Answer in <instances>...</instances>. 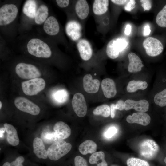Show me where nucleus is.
I'll return each instance as SVG.
<instances>
[{
	"instance_id": "obj_1",
	"label": "nucleus",
	"mask_w": 166,
	"mask_h": 166,
	"mask_svg": "<svg viewBox=\"0 0 166 166\" xmlns=\"http://www.w3.org/2000/svg\"><path fill=\"white\" fill-rule=\"evenodd\" d=\"M19 6L18 3L14 1L5 2L0 6V32L6 42L11 41L19 34Z\"/></svg>"
},
{
	"instance_id": "obj_2",
	"label": "nucleus",
	"mask_w": 166,
	"mask_h": 166,
	"mask_svg": "<svg viewBox=\"0 0 166 166\" xmlns=\"http://www.w3.org/2000/svg\"><path fill=\"white\" fill-rule=\"evenodd\" d=\"M40 1L27 0L22 7V17L19 27V34L31 30L32 25Z\"/></svg>"
},
{
	"instance_id": "obj_3",
	"label": "nucleus",
	"mask_w": 166,
	"mask_h": 166,
	"mask_svg": "<svg viewBox=\"0 0 166 166\" xmlns=\"http://www.w3.org/2000/svg\"><path fill=\"white\" fill-rule=\"evenodd\" d=\"M15 70L20 78L24 79L38 78L41 75L39 69L36 65L29 63L22 62L18 63L15 65Z\"/></svg>"
},
{
	"instance_id": "obj_4",
	"label": "nucleus",
	"mask_w": 166,
	"mask_h": 166,
	"mask_svg": "<svg viewBox=\"0 0 166 166\" xmlns=\"http://www.w3.org/2000/svg\"><path fill=\"white\" fill-rule=\"evenodd\" d=\"M72 147L71 144L63 140L54 142L47 150L48 157L51 160H57L67 154Z\"/></svg>"
},
{
	"instance_id": "obj_5",
	"label": "nucleus",
	"mask_w": 166,
	"mask_h": 166,
	"mask_svg": "<svg viewBox=\"0 0 166 166\" xmlns=\"http://www.w3.org/2000/svg\"><path fill=\"white\" fill-rule=\"evenodd\" d=\"M45 85L44 79L38 78L22 82L21 87L23 92L25 95L32 96L37 95L42 90Z\"/></svg>"
},
{
	"instance_id": "obj_6",
	"label": "nucleus",
	"mask_w": 166,
	"mask_h": 166,
	"mask_svg": "<svg viewBox=\"0 0 166 166\" xmlns=\"http://www.w3.org/2000/svg\"><path fill=\"white\" fill-rule=\"evenodd\" d=\"M42 25V31L38 30L45 36L53 41V38L57 36L60 31V26L57 18L49 15Z\"/></svg>"
},
{
	"instance_id": "obj_7",
	"label": "nucleus",
	"mask_w": 166,
	"mask_h": 166,
	"mask_svg": "<svg viewBox=\"0 0 166 166\" xmlns=\"http://www.w3.org/2000/svg\"><path fill=\"white\" fill-rule=\"evenodd\" d=\"M159 150L158 144L153 140L150 139L143 140L139 146L140 154L147 159H150L154 157Z\"/></svg>"
},
{
	"instance_id": "obj_8",
	"label": "nucleus",
	"mask_w": 166,
	"mask_h": 166,
	"mask_svg": "<svg viewBox=\"0 0 166 166\" xmlns=\"http://www.w3.org/2000/svg\"><path fill=\"white\" fill-rule=\"evenodd\" d=\"M14 104L20 110L32 115H38L40 112L39 106L24 97H19L16 98L14 100Z\"/></svg>"
},
{
	"instance_id": "obj_9",
	"label": "nucleus",
	"mask_w": 166,
	"mask_h": 166,
	"mask_svg": "<svg viewBox=\"0 0 166 166\" xmlns=\"http://www.w3.org/2000/svg\"><path fill=\"white\" fill-rule=\"evenodd\" d=\"M143 45L147 54L150 56H157L163 50V46L160 41L152 37H149L145 39Z\"/></svg>"
},
{
	"instance_id": "obj_10",
	"label": "nucleus",
	"mask_w": 166,
	"mask_h": 166,
	"mask_svg": "<svg viewBox=\"0 0 166 166\" xmlns=\"http://www.w3.org/2000/svg\"><path fill=\"white\" fill-rule=\"evenodd\" d=\"M72 105L74 112L78 117H82L86 115L87 106L85 98L82 93H77L74 95Z\"/></svg>"
},
{
	"instance_id": "obj_11",
	"label": "nucleus",
	"mask_w": 166,
	"mask_h": 166,
	"mask_svg": "<svg viewBox=\"0 0 166 166\" xmlns=\"http://www.w3.org/2000/svg\"><path fill=\"white\" fill-rule=\"evenodd\" d=\"M149 106L148 102L145 99L138 101L127 99L124 102V109L126 111L133 109L139 112H145L148 111Z\"/></svg>"
},
{
	"instance_id": "obj_12",
	"label": "nucleus",
	"mask_w": 166,
	"mask_h": 166,
	"mask_svg": "<svg viewBox=\"0 0 166 166\" xmlns=\"http://www.w3.org/2000/svg\"><path fill=\"white\" fill-rule=\"evenodd\" d=\"M81 30L80 24L74 20L68 22L65 26V31L67 35L74 41L78 40L80 38Z\"/></svg>"
},
{
	"instance_id": "obj_13",
	"label": "nucleus",
	"mask_w": 166,
	"mask_h": 166,
	"mask_svg": "<svg viewBox=\"0 0 166 166\" xmlns=\"http://www.w3.org/2000/svg\"><path fill=\"white\" fill-rule=\"evenodd\" d=\"M57 141L69 137L71 133V129L66 123L62 121L57 122L53 126Z\"/></svg>"
},
{
	"instance_id": "obj_14",
	"label": "nucleus",
	"mask_w": 166,
	"mask_h": 166,
	"mask_svg": "<svg viewBox=\"0 0 166 166\" xmlns=\"http://www.w3.org/2000/svg\"><path fill=\"white\" fill-rule=\"evenodd\" d=\"M83 88L86 92L94 93L98 91L100 81L97 79H93L91 74H88L85 75L83 78Z\"/></svg>"
},
{
	"instance_id": "obj_15",
	"label": "nucleus",
	"mask_w": 166,
	"mask_h": 166,
	"mask_svg": "<svg viewBox=\"0 0 166 166\" xmlns=\"http://www.w3.org/2000/svg\"><path fill=\"white\" fill-rule=\"evenodd\" d=\"M77 47L81 58L84 61H88L91 57L93 50L89 42L85 39L79 40Z\"/></svg>"
},
{
	"instance_id": "obj_16",
	"label": "nucleus",
	"mask_w": 166,
	"mask_h": 166,
	"mask_svg": "<svg viewBox=\"0 0 166 166\" xmlns=\"http://www.w3.org/2000/svg\"><path fill=\"white\" fill-rule=\"evenodd\" d=\"M126 121L129 123H137L145 126L150 123L151 118L148 114L145 112H138L128 116Z\"/></svg>"
},
{
	"instance_id": "obj_17",
	"label": "nucleus",
	"mask_w": 166,
	"mask_h": 166,
	"mask_svg": "<svg viewBox=\"0 0 166 166\" xmlns=\"http://www.w3.org/2000/svg\"><path fill=\"white\" fill-rule=\"evenodd\" d=\"M36 12L34 23L38 26L42 25L49 16V8L45 3H41Z\"/></svg>"
},
{
	"instance_id": "obj_18",
	"label": "nucleus",
	"mask_w": 166,
	"mask_h": 166,
	"mask_svg": "<svg viewBox=\"0 0 166 166\" xmlns=\"http://www.w3.org/2000/svg\"><path fill=\"white\" fill-rule=\"evenodd\" d=\"M101 87L105 97L108 98L114 97L117 93L116 85L114 81L109 78L103 79Z\"/></svg>"
},
{
	"instance_id": "obj_19",
	"label": "nucleus",
	"mask_w": 166,
	"mask_h": 166,
	"mask_svg": "<svg viewBox=\"0 0 166 166\" xmlns=\"http://www.w3.org/2000/svg\"><path fill=\"white\" fill-rule=\"evenodd\" d=\"M129 63L128 66V71L130 73L139 72L144 67L141 59L136 54L130 52L128 55Z\"/></svg>"
},
{
	"instance_id": "obj_20",
	"label": "nucleus",
	"mask_w": 166,
	"mask_h": 166,
	"mask_svg": "<svg viewBox=\"0 0 166 166\" xmlns=\"http://www.w3.org/2000/svg\"><path fill=\"white\" fill-rule=\"evenodd\" d=\"M75 10L78 17L82 20L88 17L90 11L89 6L85 0H78L75 5Z\"/></svg>"
},
{
	"instance_id": "obj_21",
	"label": "nucleus",
	"mask_w": 166,
	"mask_h": 166,
	"mask_svg": "<svg viewBox=\"0 0 166 166\" xmlns=\"http://www.w3.org/2000/svg\"><path fill=\"white\" fill-rule=\"evenodd\" d=\"M33 152L39 159H46L48 157L47 151L42 139L38 137L35 138L33 141Z\"/></svg>"
},
{
	"instance_id": "obj_22",
	"label": "nucleus",
	"mask_w": 166,
	"mask_h": 166,
	"mask_svg": "<svg viewBox=\"0 0 166 166\" xmlns=\"http://www.w3.org/2000/svg\"><path fill=\"white\" fill-rule=\"evenodd\" d=\"M4 125L7 133V139L8 143L13 146L18 145L19 140L15 128L12 125L6 123L4 124Z\"/></svg>"
},
{
	"instance_id": "obj_23",
	"label": "nucleus",
	"mask_w": 166,
	"mask_h": 166,
	"mask_svg": "<svg viewBox=\"0 0 166 166\" xmlns=\"http://www.w3.org/2000/svg\"><path fill=\"white\" fill-rule=\"evenodd\" d=\"M109 5V0H94L92 6L94 14L97 15H101L104 14L108 10Z\"/></svg>"
},
{
	"instance_id": "obj_24",
	"label": "nucleus",
	"mask_w": 166,
	"mask_h": 166,
	"mask_svg": "<svg viewBox=\"0 0 166 166\" xmlns=\"http://www.w3.org/2000/svg\"><path fill=\"white\" fill-rule=\"evenodd\" d=\"M97 147V145L94 142L90 140H87L80 144L78 149L81 154L85 155L89 153L93 154L95 152Z\"/></svg>"
},
{
	"instance_id": "obj_25",
	"label": "nucleus",
	"mask_w": 166,
	"mask_h": 166,
	"mask_svg": "<svg viewBox=\"0 0 166 166\" xmlns=\"http://www.w3.org/2000/svg\"><path fill=\"white\" fill-rule=\"evenodd\" d=\"M120 52L118 46L115 40H112L107 44L106 53L110 58L114 59L117 58Z\"/></svg>"
},
{
	"instance_id": "obj_26",
	"label": "nucleus",
	"mask_w": 166,
	"mask_h": 166,
	"mask_svg": "<svg viewBox=\"0 0 166 166\" xmlns=\"http://www.w3.org/2000/svg\"><path fill=\"white\" fill-rule=\"evenodd\" d=\"M89 162L91 164H96L97 166H108V164L105 159V154L102 151L92 154L89 158Z\"/></svg>"
},
{
	"instance_id": "obj_27",
	"label": "nucleus",
	"mask_w": 166,
	"mask_h": 166,
	"mask_svg": "<svg viewBox=\"0 0 166 166\" xmlns=\"http://www.w3.org/2000/svg\"><path fill=\"white\" fill-rule=\"evenodd\" d=\"M147 83L141 80H132L128 83L127 90L129 93L134 92L138 89L144 90L148 87Z\"/></svg>"
},
{
	"instance_id": "obj_28",
	"label": "nucleus",
	"mask_w": 166,
	"mask_h": 166,
	"mask_svg": "<svg viewBox=\"0 0 166 166\" xmlns=\"http://www.w3.org/2000/svg\"><path fill=\"white\" fill-rule=\"evenodd\" d=\"M110 113V108L106 104L98 106L93 111V113L94 115H101L105 117H108Z\"/></svg>"
},
{
	"instance_id": "obj_29",
	"label": "nucleus",
	"mask_w": 166,
	"mask_h": 166,
	"mask_svg": "<svg viewBox=\"0 0 166 166\" xmlns=\"http://www.w3.org/2000/svg\"><path fill=\"white\" fill-rule=\"evenodd\" d=\"M156 21L159 26L166 27V4L157 14Z\"/></svg>"
},
{
	"instance_id": "obj_30",
	"label": "nucleus",
	"mask_w": 166,
	"mask_h": 166,
	"mask_svg": "<svg viewBox=\"0 0 166 166\" xmlns=\"http://www.w3.org/2000/svg\"><path fill=\"white\" fill-rule=\"evenodd\" d=\"M155 103L160 106L166 105V88L156 94L154 98Z\"/></svg>"
},
{
	"instance_id": "obj_31",
	"label": "nucleus",
	"mask_w": 166,
	"mask_h": 166,
	"mask_svg": "<svg viewBox=\"0 0 166 166\" xmlns=\"http://www.w3.org/2000/svg\"><path fill=\"white\" fill-rule=\"evenodd\" d=\"M126 163L128 166H150L147 161L133 157L128 159Z\"/></svg>"
},
{
	"instance_id": "obj_32",
	"label": "nucleus",
	"mask_w": 166,
	"mask_h": 166,
	"mask_svg": "<svg viewBox=\"0 0 166 166\" xmlns=\"http://www.w3.org/2000/svg\"><path fill=\"white\" fill-rule=\"evenodd\" d=\"M68 96L67 92L64 89L59 90L57 91L53 95L55 100L59 103L65 102L67 99Z\"/></svg>"
},
{
	"instance_id": "obj_33",
	"label": "nucleus",
	"mask_w": 166,
	"mask_h": 166,
	"mask_svg": "<svg viewBox=\"0 0 166 166\" xmlns=\"http://www.w3.org/2000/svg\"><path fill=\"white\" fill-rule=\"evenodd\" d=\"M43 137L44 141L48 143L57 141L55 132H46L44 133Z\"/></svg>"
},
{
	"instance_id": "obj_34",
	"label": "nucleus",
	"mask_w": 166,
	"mask_h": 166,
	"mask_svg": "<svg viewBox=\"0 0 166 166\" xmlns=\"http://www.w3.org/2000/svg\"><path fill=\"white\" fill-rule=\"evenodd\" d=\"M24 160V158L22 156L18 157L16 160L10 163L8 162L5 163L2 166H23L22 163Z\"/></svg>"
},
{
	"instance_id": "obj_35",
	"label": "nucleus",
	"mask_w": 166,
	"mask_h": 166,
	"mask_svg": "<svg viewBox=\"0 0 166 166\" xmlns=\"http://www.w3.org/2000/svg\"><path fill=\"white\" fill-rule=\"evenodd\" d=\"M116 40L119 48L120 52L124 50L128 46L127 41L124 38H119Z\"/></svg>"
},
{
	"instance_id": "obj_36",
	"label": "nucleus",
	"mask_w": 166,
	"mask_h": 166,
	"mask_svg": "<svg viewBox=\"0 0 166 166\" xmlns=\"http://www.w3.org/2000/svg\"><path fill=\"white\" fill-rule=\"evenodd\" d=\"M74 164L75 166H88L86 160L80 156L75 157Z\"/></svg>"
},
{
	"instance_id": "obj_37",
	"label": "nucleus",
	"mask_w": 166,
	"mask_h": 166,
	"mask_svg": "<svg viewBox=\"0 0 166 166\" xmlns=\"http://www.w3.org/2000/svg\"><path fill=\"white\" fill-rule=\"evenodd\" d=\"M117 132V128L114 126L109 127L105 133V136L107 138H110Z\"/></svg>"
},
{
	"instance_id": "obj_38",
	"label": "nucleus",
	"mask_w": 166,
	"mask_h": 166,
	"mask_svg": "<svg viewBox=\"0 0 166 166\" xmlns=\"http://www.w3.org/2000/svg\"><path fill=\"white\" fill-rule=\"evenodd\" d=\"M141 5L144 9V10H149L152 8V5L151 1L147 0H140Z\"/></svg>"
},
{
	"instance_id": "obj_39",
	"label": "nucleus",
	"mask_w": 166,
	"mask_h": 166,
	"mask_svg": "<svg viewBox=\"0 0 166 166\" xmlns=\"http://www.w3.org/2000/svg\"><path fill=\"white\" fill-rule=\"evenodd\" d=\"M136 2L134 0H128L124 7L125 10L127 11H131L135 7Z\"/></svg>"
},
{
	"instance_id": "obj_40",
	"label": "nucleus",
	"mask_w": 166,
	"mask_h": 166,
	"mask_svg": "<svg viewBox=\"0 0 166 166\" xmlns=\"http://www.w3.org/2000/svg\"><path fill=\"white\" fill-rule=\"evenodd\" d=\"M55 1L57 6L61 8L67 7L70 3V1L69 0H56Z\"/></svg>"
},
{
	"instance_id": "obj_41",
	"label": "nucleus",
	"mask_w": 166,
	"mask_h": 166,
	"mask_svg": "<svg viewBox=\"0 0 166 166\" xmlns=\"http://www.w3.org/2000/svg\"><path fill=\"white\" fill-rule=\"evenodd\" d=\"M124 102L122 100H119L118 101L116 104L115 105V108L116 109L120 110H122L124 109Z\"/></svg>"
},
{
	"instance_id": "obj_42",
	"label": "nucleus",
	"mask_w": 166,
	"mask_h": 166,
	"mask_svg": "<svg viewBox=\"0 0 166 166\" xmlns=\"http://www.w3.org/2000/svg\"><path fill=\"white\" fill-rule=\"evenodd\" d=\"M150 26L148 25L147 24L144 27L143 35L144 36H147L149 35L151 32Z\"/></svg>"
},
{
	"instance_id": "obj_43",
	"label": "nucleus",
	"mask_w": 166,
	"mask_h": 166,
	"mask_svg": "<svg viewBox=\"0 0 166 166\" xmlns=\"http://www.w3.org/2000/svg\"><path fill=\"white\" fill-rule=\"evenodd\" d=\"M113 3L118 5H123L127 3L128 0H112L111 1Z\"/></svg>"
},
{
	"instance_id": "obj_44",
	"label": "nucleus",
	"mask_w": 166,
	"mask_h": 166,
	"mask_svg": "<svg viewBox=\"0 0 166 166\" xmlns=\"http://www.w3.org/2000/svg\"><path fill=\"white\" fill-rule=\"evenodd\" d=\"M116 109L115 105L112 104L110 105L111 116L112 118H114L115 116Z\"/></svg>"
},
{
	"instance_id": "obj_45",
	"label": "nucleus",
	"mask_w": 166,
	"mask_h": 166,
	"mask_svg": "<svg viewBox=\"0 0 166 166\" xmlns=\"http://www.w3.org/2000/svg\"><path fill=\"white\" fill-rule=\"evenodd\" d=\"M131 28V26L129 24H127L126 25L124 31L125 34L126 35H128L130 34Z\"/></svg>"
},
{
	"instance_id": "obj_46",
	"label": "nucleus",
	"mask_w": 166,
	"mask_h": 166,
	"mask_svg": "<svg viewBox=\"0 0 166 166\" xmlns=\"http://www.w3.org/2000/svg\"><path fill=\"white\" fill-rule=\"evenodd\" d=\"M2 104L1 101H0V109L2 108Z\"/></svg>"
},
{
	"instance_id": "obj_47",
	"label": "nucleus",
	"mask_w": 166,
	"mask_h": 166,
	"mask_svg": "<svg viewBox=\"0 0 166 166\" xmlns=\"http://www.w3.org/2000/svg\"><path fill=\"white\" fill-rule=\"evenodd\" d=\"M164 162L166 164V157H165L164 159Z\"/></svg>"
},
{
	"instance_id": "obj_48",
	"label": "nucleus",
	"mask_w": 166,
	"mask_h": 166,
	"mask_svg": "<svg viewBox=\"0 0 166 166\" xmlns=\"http://www.w3.org/2000/svg\"><path fill=\"white\" fill-rule=\"evenodd\" d=\"M111 166H118L117 165H112Z\"/></svg>"
}]
</instances>
